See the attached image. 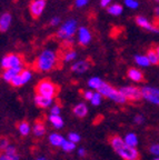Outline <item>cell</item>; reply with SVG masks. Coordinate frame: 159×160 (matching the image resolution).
Segmentation results:
<instances>
[{
  "mask_svg": "<svg viewBox=\"0 0 159 160\" xmlns=\"http://www.w3.org/2000/svg\"><path fill=\"white\" fill-rule=\"evenodd\" d=\"M108 141L115 150V152L124 160H140L139 151L136 148L127 145L121 137L117 135L110 136L108 138Z\"/></svg>",
  "mask_w": 159,
  "mask_h": 160,
  "instance_id": "1",
  "label": "cell"
},
{
  "mask_svg": "<svg viewBox=\"0 0 159 160\" xmlns=\"http://www.w3.org/2000/svg\"><path fill=\"white\" fill-rule=\"evenodd\" d=\"M58 62L57 52L52 49H45L37 57L35 61V68L38 71L46 72L50 70L55 69Z\"/></svg>",
  "mask_w": 159,
  "mask_h": 160,
  "instance_id": "2",
  "label": "cell"
},
{
  "mask_svg": "<svg viewBox=\"0 0 159 160\" xmlns=\"http://www.w3.org/2000/svg\"><path fill=\"white\" fill-rule=\"evenodd\" d=\"M58 92H59V87L48 78L40 80L36 86V95L42 96V97L54 99V97H56Z\"/></svg>",
  "mask_w": 159,
  "mask_h": 160,
  "instance_id": "3",
  "label": "cell"
},
{
  "mask_svg": "<svg viewBox=\"0 0 159 160\" xmlns=\"http://www.w3.org/2000/svg\"><path fill=\"white\" fill-rule=\"evenodd\" d=\"M97 92H99L101 97H107L115 102L120 103V105H124V103L127 102V99L122 96V93L119 90H116L112 86H110L107 82H102L100 88L97 90Z\"/></svg>",
  "mask_w": 159,
  "mask_h": 160,
  "instance_id": "4",
  "label": "cell"
},
{
  "mask_svg": "<svg viewBox=\"0 0 159 160\" xmlns=\"http://www.w3.org/2000/svg\"><path fill=\"white\" fill-rule=\"evenodd\" d=\"M78 30V22L76 19H69L65 23H62L57 31V37L65 41H69L72 37L77 33Z\"/></svg>",
  "mask_w": 159,
  "mask_h": 160,
  "instance_id": "5",
  "label": "cell"
},
{
  "mask_svg": "<svg viewBox=\"0 0 159 160\" xmlns=\"http://www.w3.org/2000/svg\"><path fill=\"white\" fill-rule=\"evenodd\" d=\"M119 91L122 93L127 101H138L142 98L141 95V88L136 87V86H126L121 87Z\"/></svg>",
  "mask_w": 159,
  "mask_h": 160,
  "instance_id": "6",
  "label": "cell"
},
{
  "mask_svg": "<svg viewBox=\"0 0 159 160\" xmlns=\"http://www.w3.org/2000/svg\"><path fill=\"white\" fill-rule=\"evenodd\" d=\"M23 67V58L16 53H9L1 59V68L5 70Z\"/></svg>",
  "mask_w": 159,
  "mask_h": 160,
  "instance_id": "7",
  "label": "cell"
},
{
  "mask_svg": "<svg viewBox=\"0 0 159 160\" xmlns=\"http://www.w3.org/2000/svg\"><path fill=\"white\" fill-rule=\"evenodd\" d=\"M141 95L142 98L146 99L147 101L154 103V105L159 106V89L156 87H149L145 86L141 88Z\"/></svg>",
  "mask_w": 159,
  "mask_h": 160,
  "instance_id": "8",
  "label": "cell"
},
{
  "mask_svg": "<svg viewBox=\"0 0 159 160\" xmlns=\"http://www.w3.org/2000/svg\"><path fill=\"white\" fill-rule=\"evenodd\" d=\"M31 78H33V72H31V70L23 68V69L21 70V72H20L19 75L16 76V77L10 81V85L13 86V87L19 88V87H21V86L26 85L28 81H30Z\"/></svg>",
  "mask_w": 159,
  "mask_h": 160,
  "instance_id": "9",
  "label": "cell"
},
{
  "mask_svg": "<svg viewBox=\"0 0 159 160\" xmlns=\"http://www.w3.org/2000/svg\"><path fill=\"white\" fill-rule=\"evenodd\" d=\"M47 1L46 0H33L29 6L30 13L33 18H39L45 11Z\"/></svg>",
  "mask_w": 159,
  "mask_h": 160,
  "instance_id": "10",
  "label": "cell"
},
{
  "mask_svg": "<svg viewBox=\"0 0 159 160\" xmlns=\"http://www.w3.org/2000/svg\"><path fill=\"white\" fill-rule=\"evenodd\" d=\"M135 21H136L137 26H139L142 29L147 30V31H150V32H154V33H159L158 26L152 25L149 20L147 19L146 17H144V16H137Z\"/></svg>",
  "mask_w": 159,
  "mask_h": 160,
  "instance_id": "11",
  "label": "cell"
},
{
  "mask_svg": "<svg viewBox=\"0 0 159 160\" xmlns=\"http://www.w3.org/2000/svg\"><path fill=\"white\" fill-rule=\"evenodd\" d=\"M91 32L89 31V29L86 27H80L77 30V39L79 45L81 46H88L91 41Z\"/></svg>",
  "mask_w": 159,
  "mask_h": 160,
  "instance_id": "12",
  "label": "cell"
},
{
  "mask_svg": "<svg viewBox=\"0 0 159 160\" xmlns=\"http://www.w3.org/2000/svg\"><path fill=\"white\" fill-rule=\"evenodd\" d=\"M90 65L86 60H79L71 65V71L75 73H84L89 69Z\"/></svg>",
  "mask_w": 159,
  "mask_h": 160,
  "instance_id": "13",
  "label": "cell"
},
{
  "mask_svg": "<svg viewBox=\"0 0 159 160\" xmlns=\"http://www.w3.org/2000/svg\"><path fill=\"white\" fill-rule=\"evenodd\" d=\"M11 21H13V17L10 13L6 12L1 15V17H0V31L1 32L7 31L11 26Z\"/></svg>",
  "mask_w": 159,
  "mask_h": 160,
  "instance_id": "14",
  "label": "cell"
},
{
  "mask_svg": "<svg viewBox=\"0 0 159 160\" xmlns=\"http://www.w3.org/2000/svg\"><path fill=\"white\" fill-rule=\"evenodd\" d=\"M23 69V67H18V68H13V69H7L3 71V79L7 82H10L13 78L17 75H19L21 72V70Z\"/></svg>",
  "mask_w": 159,
  "mask_h": 160,
  "instance_id": "15",
  "label": "cell"
},
{
  "mask_svg": "<svg viewBox=\"0 0 159 160\" xmlns=\"http://www.w3.org/2000/svg\"><path fill=\"white\" fill-rule=\"evenodd\" d=\"M35 103H36V106L39 108H48V107H50V106H52L54 99L36 95L35 96Z\"/></svg>",
  "mask_w": 159,
  "mask_h": 160,
  "instance_id": "16",
  "label": "cell"
},
{
  "mask_svg": "<svg viewBox=\"0 0 159 160\" xmlns=\"http://www.w3.org/2000/svg\"><path fill=\"white\" fill-rule=\"evenodd\" d=\"M127 76H128V78L130 80H132L135 82H140V81L144 80V73L137 68H130L128 70V72H127Z\"/></svg>",
  "mask_w": 159,
  "mask_h": 160,
  "instance_id": "17",
  "label": "cell"
},
{
  "mask_svg": "<svg viewBox=\"0 0 159 160\" xmlns=\"http://www.w3.org/2000/svg\"><path fill=\"white\" fill-rule=\"evenodd\" d=\"M72 112H74V115H75L76 117L84 118V117H86V116H87L88 108L84 102H80V103H77V105L74 107V109H72Z\"/></svg>",
  "mask_w": 159,
  "mask_h": 160,
  "instance_id": "18",
  "label": "cell"
},
{
  "mask_svg": "<svg viewBox=\"0 0 159 160\" xmlns=\"http://www.w3.org/2000/svg\"><path fill=\"white\" fill-rule=\"evenodd\" d=\"M46 131H47V129H46V126L45 123L42 122V121H36L35 125H33V133L35 137H42V136H45Z\"/></svg>",
  "mask_w": 159,
  "mask_h": 160,
  "instance_id": "19",
  "label": "cell"
},
{
  "mask_svg": "<svg viewBox=\"0 0 159 160\" xmlns=\"http://www.w3.org/2000/svg\"><path fill=\"white\" fill-rule=\"evenodd\" d=\"M64 141H65V138L62 137V136L58 135V133H51L49 136V142L54 147H61Z\"/></svg>",
  "mask_w": 159,
  "mask_h": 160,
  "instance_id": "20",
  "label": "cell"
},
{
  "mask_svg": "<svg viewBox=\"0 0 159 160\" xmlns=\"http://www.w3.org/2000/svg\"><path fill=\"white\" fill-rule=\"evenodd\" d=\"M107 10L109 15L114 16V17H118V16H120L122 13L124 8H122L121 5H118V3H111V5L107 8Z\"/></svg>",
  "mask_w": 159,
  "mask_h": 160,
  "instance_id": "21",
  "label": "cell"
},
{
  "mask_svg": "<svg viewBox=\"0 0 159 160\" xmlns=\"http://www.w3.org/2000/svg\"><path fill=\"white\" fill-rule=\"evenodd\" d=\"M134 60H135V62H136V65H138L139 67L146 68V67H149L150 66L149 60H148L147 56H145V55H136L134 58Z\"/></svg>",
  "mask_w": 159,
  "mask_h": 160,
  "instance_id": "22",
  "label": "cell"
},
{
  "mask_svg": "<svg viewBox=\"0 0 159 160\" xmlns=\"http://www.w3.org/2000/svg\"><path fill=\"white\" fill-rule=\"evenodd\" d=\"M124 141L128 146H130V147L136 148V146L138 145V137H137V135H135L134 132L127 133L126 137H125V139H124Z\"/></svg>",
  "mask_w": 159,
  "mask_h": 160,
  "instance_id": "23",
  "label": "cell"
},
{
  "mask_svg": "<svg viewBox=\"0 0 159 160\" xmlns=\"http://www.w3.org/2000/svg\"><path fill=\"white\" fill-rule=\"evenodd\" d=\"M49 121L56 129H60V128L64 127V120L60 116H55V115H50L49 116Z\"/></svg>",
  "mask_w": 159,
  "mask_h": 160,
  "instance_id": "24",
  "label": "cell"
},
{
  "mask_svg": "<svg viewBox=\"0 0 159 160\" xmlns=\"http://www.w3.org/2000/svg\"><path fill=\"white\" fill-rule=\"evenodd\" d=\"M18 130H19V132L21 136L26 137L30 133V130H31V127H30L29 122L28 121H21V122L18 125Z\"/></svg>",
  "mask_w": 159,
  "mask_h": 160,
  "instance_id": "25",
  "label": "cell"
},
{
  "mask_svg": "<svg viewBox=\"0 0 159 160\" xmlns=\"http://www.w3.org/2000/svg\"><path fill=\"white\" fill-rule=\"evenodd\" d=\"M147 58H148V60H149L150 65H158L159 63V59H158V56H157V52H156V49H154V48H151V49H149L148 51H147Z\"/></svg>",
  "mask_w": 159,
  "mask_h": 160,
  "instance_id": "26",
  "label": "cell"
},
{
  "mask_svg": "<svg viewBox=\"0 0 159 160\" xmlns=\"http://www.w3.org/2000/svg\"><path fill=\"white\" fill-rule=\"evenodd\" d=\"M102 82H104V81H102L99 77H92L88 80V87L91 88V89L98 90L100 88V86L102 85Z\"/></svg>",
  "mask_w": 159,
  "mask_h": 160,
  "instance_id": "27",
  "label": "cell"
},
{
  "mask_svg": "<svg viewBox=\"0 0 159 160\" xmlns=\"http://www.w3.org/2000/svg\"><path fill=\"white\" fill-rule=\"evenodd\" d=\"M62 58H64V61H65V62H70V61H74V60L77 58V52H76L75 50L70 49L64 53Z\"/></svg>",
  "mask_w": 159,
  "mask_h": 160,
  "instance_id": "28",
  "label": "cell"
},
{
  "mask_svg": "<svg viewBox=\"0 0 159 160\" xmlns=\"http://www.w3.org/2000/svg\"><path fill=\"white\" fill-rule=\"evenodd\" d=\"M61 148H62L64 151H66V152H71L72 150H75L76 143H74V142H71V141H69V140L65 139V141H64V143H62Z\"/></svg>",
  "mask_w": 159,
  "mask_h": 160,
  "instance_id": "29",
  "label": "cell"
},
{
  "mask_svg": "<svg viewBox=\"0 0 159 160\" xmlns=\"http://www.w3.org/2000/svg\"><path fill=\"white\" fill-rule=\"evenodd\" d=\"M101 95L99 92H94V96H92L91 100H90V102H91L92 106H99L101 103Z\"/></svg>",
  "mask_w": 159,
  "mask_h": 160,
  "instance_id": "30",
  "label": "cell"
},
{
  "mask_svg": "<svg viewBox=\"0 0 159 160\" xmlns=\"http://www.w3.org/2000/svg\"><path fill=\"white\" fill-rule=\"evenodd\" d=\"M125 6L129 9H137L139 7V2L137 0H125Z\"/></svg>",
  "mask_w": 159,
  "mask_h": 160,
  "instance_id": "31",
  "label": "cell"
},
{
  "mask_svg": "<svg viewBox=\"0 0 159 160\" xmlns=\"http://www.w3.org/2000/svg\"><path fill=\"white\" fill-rule=\"evenodd\" d=\"M3 153H6L7 156H10V157H15V156H18L17 149H16V147H13V146H9V147H8L7 149L3 151Z\"/></svg>",
  "mask_w": 159,
  "mask_h": 160,
  "instance_id": "32",
  "label": "cell"
},
{
  "mask_svg": "<svg viewBox=\"0 0 159 160\" xmlns=\"http://www.w3.org/2000/svg\"><path fill=\"white\" fill-rule=\"evenodd\" d=\"M68 140L71 141V142H74V143H77L78 141H80V136L76 132H71V133L68 135Z\"/></svg>",
  "mask_w": 159,
  "mask_h": 160,
  "instance_id": "33",
  "label": "cell"
},
{
  "mask_svg": "<svg viewBox=\"0 0 159 160\" xmlns=\"http://www.w3.org/2000/svg\"><path fill=\"white\" fill-rule=\"evenodd\" d=\"M9 146V140L7 138H0V150L5 151Z\"/></svg>",
  "mask_w": 159,
  "mask_h": 160,
  "instance_id": "34",
  "label": "cell"
},
{
  "mask_svg": "<svg viewBox=\"0 0 159 160\" xmlns=\"http://www.w3.org/2000/svg\"><path fill=\"white\" fill-rule=\"evenodd\" d=\"M149 152L155 155L156 157H159V143H155V145L149 147Z\"/></svg>",
  "mask_w": 159,
  "mask_h": 160,
  "instance_id": "35",
  "label": "cell"
},
{
  "mask_svg": "<svg viewBox=\"0 0 159 160\" xmlns=\"http://www.w3.org/2000/svg\"><path fill=\"white\" fill-rule=\"evenodd\" d=\"M60 111H61V108L58 105H54L50 109V115H55V116H59Z\"/></svg>",
  "mask_w": 159,
  "mask_h": 160,
  "instance_id": "36",
  "label": "cell"
},
{
  "mask_svg": "<svg viewBox=\"0 0 159 160\" xmlns=\"http://www.w3.org/2000/svg\"><path fill=\"white\" fill-rule=\"evenodd\" d=\"M88 1L89 0H75V5L77 8H82L88 5Z\"/></svg>",
  "mask_w": 159,
  "mask_h": 160,
  "instance_id": "37",
  "label": "cell"
},
{
  "mask_svg": "<svg viewBox=\"0 0 159 160\" xmlns=\"http://www.w3.org/2000/svg\"><path fill=\"white\" fill-rule=\"evenodd\" d=\"M0 160H19V156L10 157V156L6 155V153H3V155H0Z\"/></svg>",
  "mask_w": 159,
  "mask_h": 160,
  "instance_id": "38",
  "label": "cell"
},
{
  "mask_svg": "<svg viewBox=\"0 0 159 160\" xmlns=\"http://www.w3.org/2000/svg\"><path fill=\"white\" fill-rule=\"evenodd\" d=\"M82 95H84V98L86 100H91V98H92V96H94V92H92L91 90H86V91H84L82 92Z\"/></svg>",
  "mask_w": 159,
  "mask_h": 160,
  "instance_id": "39",
  "label": "cell"
},
{
  "mask_svg": "<svg viewBox=\"0 0 159 160\" xmlns=\"http://www.w3.org/2000/svg\"><path fill=\"white\" fill-rule=\"evenodd\" d=\"M60 22H61V20H60L59 17H54L51 20H50V26L56 27V26H59Z\"/></svg>",
  "mask_w": 159,
  "mask_h": 160,
  "instance_id": "40",
  "label": "cell"
},
{
  "mask_svg": "<svg viewBox=\"0 0 159 160\" xmlns=\"http://www.w3.org/2000/svg\"><path fill=\"white\" fill-rule=\"evenodd\" d=\"M144 120L145 119H144V117H142L141 115H137L136 117L134 118V121L137 123V125H140V123H142V122H144Z\"/></svg>",
  "mask_w": 159,
  "mask_h": 160,
  "instance_id": "41",
  "label": "cell"
},
{
  "mask_svg": "<svg viewBox=\"0 0 159 160\" xmlns=\"http://www.w3.org/2000/svg\"><path fill=\"white\" fill-rule=\"evenodd\" d=\"M112 0H100V6L104 8H108L110 5H111Z\"/></svg>",
  "mask_w": 159,
  "mask_h": 160,
  "instance_id": "42",
  "label": "cell"
},
{
  "mask_svg": "<svg viewBox=\"0 0 159 160\" xmlns=\"http://www.w3.org/2000/svg\"><path fill=\"white\" fill-rule=\"evenodd\" d=\"M78 155H79L80 157H85V156H86V150H85L84 148H79V149H78Z\"/></svg>",
  "mask_w": 159,
  "mask_h": 160,
  "instance_id": "43",
  "label": "cell"
},
{
  "mask_svg": "<svg viewBox=\"0 0 159 160\" xmlns=\"http://www.w3.org/2000/svg\"><path fill=\"white\" fill-rule=\"evenodd\" d=\"M155 15H156L157 19H159V7H157L156 10H155Z\"/></svg>",
  "mask_w": 159,
  "mask_h": 160,
  "instance_id": "44",
  "label": "cell"
},
{
  "mask_svg": "<svg viewBox=\"0 0 159 160\" xmlns=\"http://www.w3.org/2000/svg\"><path fill=\"white\" fill-rule=\"evenodd\" d=\"M155 49H156V52H157V56H158V59H159V46H157L156 48H155Z\"/></svg>",
  "mask_w": 159,
  "mask_h": 160,
  "instance_id": "45",
  "label": "cell"
},
{
  "mask_svg": "<svg viewBox=\"0 0 159 160\" xmlns=\"http://www.w3.org/2000/svg\"><path fill=\"white\" fill-rule=\"evenodd\" d=\"M37 160H47V158H46V157H42V156H41V157H38Z\"/></svg>",
  "mask_w": 159,
  "mask_h": 160,
  "instance_id": "46",
  "label": "cell"
},
{
  "mask_svg": "<svg viewBox=\"0 0 159 160\" xmlns=\"http://www.w3.org/2000/svg\"><path fill=\"white\" fill-rule=\"evenodd\" d=\"M152 160H159V157H156L155 159H152Z\"/></svg>",
  "mask_w": 159,
  "mask_h": 160,
  "instance_id": "47",
  "label": "cell"
},
{
  "mask_svg": "<svg viewBox=\"0 0 159 160\" xmlns=\"http://www.w3.org/2000/svg\"><path fill=\"white\" fill-rule=\"evenodd\" d=\"M154 1H157V2H159V0H154Z\"/></svg>",
  "mask_w": 159,
  "mask_h": 160,
  "instance_id": "48",
  "label": "cell"
}]
</instances>
